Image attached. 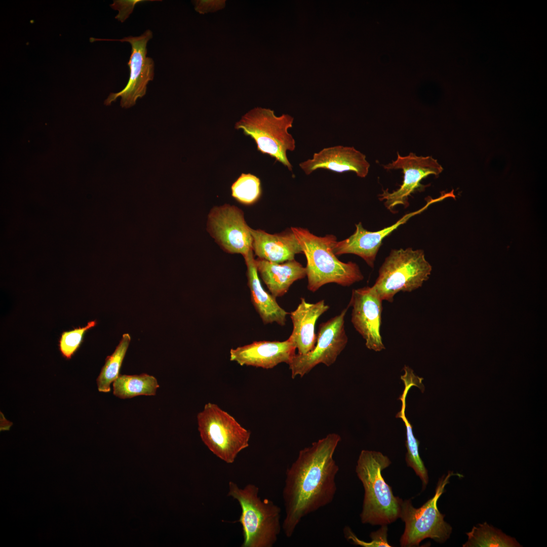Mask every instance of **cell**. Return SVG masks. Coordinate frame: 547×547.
I'll list each match as a JSON object with an SVG mask.
<instances>
[{"mask_svg": "<svg viewBox=\"0 0 547 547\" xmlns=\"http://www.w3.org/2000/svg\"><path fill=\"white\" fill-rule=\"evenodd\" d=\"M340 441L338 434H328L300 450L287 468L282 492L285 516L282 524L287 537L293 536L304 517L333 500L339 471L333 455Z\"/></svg>", "mask_w": 547, "mask_h": 547, "instance_id": "obj_1", "label": "cell"}, {"mask_svg": "<svg viewBox=\"0 0 547 547\" xmlns=\"http://www.w3.org/2000/svg\"><path fill=\"white\" fill-rule=\"evenodd\" d=\"M307 261V289L317 291L324 285L335 283L349 286L363 280L364 276L357 264L340 261L333 252L337 242L333 235L319 237L308 229L292 227Z\"/></svg>", "mask_w": 547, "mask_h": 547, "instance_id": "obj_2", "label": "cell"}, {"mask_svg": "<svg viewBox=\"0 0 547 547\" xmlns=\"http://www.w3.org/2000/svg\"><path fill=\"white\" fill-rule=\"evenodd\" d=\"M390 463L389 459L380 452L363 450L360 453L356 473L364 489L360 514L363 524L387 525L399 518L403 500L394 496L381 474Z\"/></svg>", "mask_w": 547, "mask_h": 547, "instance_id": "obj_3", "label": "cell"}, {"mask_svg": "<svg viewBox=\"0 0 547 547\" xmlns=\"http://www.w3.org/2000/svg\"><path fill=\"white\" fill-rule=\"evenodd\" d=\"M259 488L248 484L243 488L229 481L227 496L239 503L241 514L238 522L242 526L241 547H272L282 529L281 509L272 500L262 499Z\"/></svg>", "mask_w": 547, "mask_h": 547, "instance_id": "obj_4", "label": "cell"}, {"mask_svg": "<svg viewBox=\"0 0 547 547\" xmlns=\"http://www.w3.org/2000/svg\"><path fill=\"white\" fill-rule=\"evenodd\" d=\"M294 118L287 114L277 116L269 108L255 107L242 116L235 124L236 129L255 142L257 150L267 154L292 171L287 151L295 149V140L288 130L293 127Z\"/></svg>", "mask_w": 547, "mask_h": 547, "instance_id": "obj_5", "label": "cell"}, {"mask_svg": "<svg viewBox=\"0 0 547 547\" xmlns=\"http://www.w3.org/2000/svg\"><path fill=\"white\" fill-rule=\"evenodd\" d=\"M422 250H392L379 268L373 288L382 301L393 302L400 292H411L421 287L432 271Z\"/></svg>", "mask_w": 547, "mask_h": 547, "instance_id": "obj_6", "label": "cell"}, {"mask_svg": "<svg viewBox=\"0 0 547 547\" xmlns=\"http://www.w3.org/2000/svg\"><path fill=\"white\" fill-rule=\"evenodd\" d=\"M197 420L203 443L226 463H233L239 453L249 445L251 432L215 404H206L198 414Z\"/></svg>", "mask_w": 547, "mask_h": 547, "instance_id": "obj_7", "label": "cell"}, {"mask_svg": "<svg viewBox=\"0 0 547 547\" xmlns=\"http://www.w3.org/2000/svg\"><path fill=\"white\" fill-rule=\"evenodd\" d=\"M455 475H460L449 472L447 475L442 476L434 496L420 507H414L410 499L403 500L399 518L405 522V528L400 540L401 546H418L427 538L443 543L450 537L452 527L444 521V515L439 511L437 502L450 477Z\"/></svg>", "mask_w": 547, "mask_h": 547, "instance_id": "obj_8", "label": "cell"}, {"mask_svg": "<svg viewBox=\"0 0 547 547\" xmlns=\"http://www.w3.org/2000/svg\"><path fill=\"white\" fill-rule=\"evenodd\" d=\"M348 307L319 325L317 342L311 351L293 356L288 364L293 379L297 376L303 377L319 364L329 367L334 363L348 342L344 318Z\"/></svg>", "mask_w": 547, "mask_h": 547, "instance_id": "obj_9", "label": "cell"}, {"mask_svg": "<svg viewBox=\"0 0 547 547\" xmlns=\"http://www.w3.org/2000/svg\"><path fill=\"white\" fill-rule=\"evenodd\" d=\"M152 37V32L148 29L139 36H129L120 40L90 38L91 43L96 41H120L129 43L131 45V54L127 63L130 68L128 82L120 92L111 93L104 101L105 105H110L121 97V107L128 108L134 105L138 98L145 95L147 85L154 77V61L151 58L147 57L146 48L148 42Z\"/></svg>", "mask_w": 547, "mask_h": 547, "instance_id": "obj_10", "label": "cell"}, {"mask_svg": "<svg viewBox=\"0 0 547 547\" xmlns=\"http://www.w3.org/2000/svg\"><path fill=\"white\" fill-rule=\"evenodd\" d=\"M387 170L402 169L404 180L400 187L392 192L388 189H382L378 194V199L384 201L385 207L390 212L395 213L394 208L401 205L408 207L409 197L416 191H423L426 185L422 184L421 181L429 175L438 176L443 171L442 166L432 157L417 156L410 152L407 156L402 157L397 152L395 161L386 165H382Z\"/></svg>", "mask_w": 547, "mask_h": 547, "instance_id": "obj_11", "label": "cell"}, {"mask_svg": "<svg viewBox=\"0 0 547 547\" xmlns=\"http://www.w3.org/2000/svg\"><path fill=\"white\" fill-rule=\"evenodd\" d=\"M251 227L243 212L237 207L225 204L214 207L208 216L207 229L226 252L243 256L253 250Z\"/></svg>", "mask_w": 547, "mask_h": 547, "instance_id": "obj_12", "label": "cell"}, {"mask_svg": "<svg viewBox=\"0 0 547 547\" xmlns=\"http://www.w3.org/2000/svg\"><path fill=\"white\" fill-rule=\"evenodd\" d=\"M348 306L352 307L351 322L370 350L385 349L380 334L382 300L373 287L353 289Z\"/></svg>", "mask_w": 547, "mask_h": 547, "instance_id": "obj_13", "label": "cell"}, {"mask_svg": "<svg viewBox=\"0 0 547 547\" xmlns=\"http://www.w3.org/2000/svg\"><path fill=\"white\" fill-rule=\"evenodd\" d=\"M445 198L446 197L444 194L436 199H430L421 209L405 214L393 225L378 231H368L363 227L362 223L359 222L356 224V230L352 235L345 240L336 242L333 252L336 256L344 254L358 255L370 267L373 268L377 254L385 238L401 225L405 223L411 217L421 213L431 204Z\"/></svg>", "mask_w": 547, "mask_h": 547, "instance_id": "obj_14", "label": "cell"}, {"mask_svg": "<svg viewBox=\"0 0 547 547\" xmlns=\"http://www.w3.org/2000/svg\"><path fill=\"white\" fill-rule=\"evenodd\" d=\"M299 166L306 175L324 169L337 173L353 171L361 178L367 175L370 166L364 154L354 147L341 145L324 148Z\"/></svg>", "mask_w": 547, "mask_h": 547, "instance_id": "obj_15", "label": "cell"}, {"mask_svg": "<svg viewBox=\"0 0 547 547\" xmlns=\"http://www.w3.org/2000/svg\"><path fill=\"white\" fill-rule=\"evenodd\" d=\"M296 347L288 338L283 341H258L230 350V360L241 366L272 369L279 364H288L296 354Z\"/></svg>", "mask_w": 547, "mask_h": 547, "instance_id": "obj_16", "label": "cell"}, {"mask_svg": "<svg viewBox=\"0 0 547 547\" xmlns=\"http://www.w3.org/2000/svg\"><path fill=\"white\" fill-rule=\"evenodd\" d=\"M329 309L324 300L309 303L300 298L297 308L290 313L293 330L289 338L298 350V354L304 355L311 351L317 342L315 328L319 318Z\"/></svg>", "mask_w": 547, "mask_h": 547, "instance_id": "obj_17", "label": "cell"}, {"mask_svg": "<svg viewBox=\"0 0 547 547\" xmlns=\"http://www.w3.org/2000/svg\"><path fill=\"white\" fill-rule=\"evenodd\" d=\"M251 232L253 238V251L257 258L282 263L294 260L296 254L303 253L291 229L281 233L270 234L261 229L251 228Z\"/></svg>", "mask_w": 547, "mask_h": 547, "instance_id": "obj_18", "label": "cell"}, {"mask_svg": "<svg viewBox=\"0 0 547 547\" xmlns=\"http://www.w3.org/2000/svg\"><path fill=\"white\" fill-rule=\"evenodd\" d=\"M247 266L248 286L251 302L264 324L276 323L284 326L289 314L278 303L275 297L266 292L261 285L256 265L253 251L244 256Z\"/></svg>", "mask_w": 547, "mask_h": 547, "instance_id": "obj_19", "label": "cell"}, {"mask_svg": "<svg viewBox=\"0 0 547 547\" xmlns=\"http://www.w3.org/2000/svg\"><path fill=\"white\" fill-rule=\"evenodd\" d=\"M258 274L275 298L284 295L293 283L306 276V268L295 259L276 263L257 258Z\"/></svg>", "mask_w": 547, "mask_h": 547, "instance_id": "obj_20", "label": "cell"}, {"mask_svg": "<svg viewBox=\"0 0 547 547\" xmlns=\"http://www.w3.org/2000/svg\"><path fill=\"white\" fill-rule=\"evenodd\" d=\"M401 379L404 381L405 387L402 394L399 398V400L402 402L401 409L397 413L396 417L402 419L406 428V461L407 465L412 468L416 474L420 478L422 482V490H424L428 482L427 471L419 455V441L414 437L412 432V426L405 415L406 398L408 393L412 386L418 385V381L416 377L411 375H404L401 377Z\"/></svg>", "mask_w": 547, "mask_h": 547, "instance_id": "obj_21", "label": "cell"}, {"mask_svg": "<svg viewBox=\"0 0 547 547\" xmlns=\"http://www.w3.org/2000/svg\"><path fill=\"white\" fill-rule=\"evenodd\" d=\"M159 387L156 378L143 373L140 375H120L113 382V393L121 399L140 395L154 396Z\"/></svg>", "mask_w": 547, "mask_h": 547, "instance_id": "obj_22", "label": "cell"}, {"mask_svg": "<svg viewBox=\"0 0 547 547\" xmlns=\"http://www.w3.org/2000/svg\"><path fill=\"white\" fill-rule=\"evenodd\" d=\"M467 540L463 547H518L515 538L508 536L486 522L479 524L467 532Z\"/></svg>", "mask_w": 547, "mask_h": 547, "instance_id": "obj_23", "label": "cell"}, {"mask_svg": "<svg viewBox=\"0 0 547 547\" xmlns=\"http://www.w3.org/2000/svg\"><path fill=\"white\" fill-rule=\"evenodd\" d=\"M130 340L129 334H123L114 352L106 358L105 364L96 380L99 392H110V384L120 376V369Z\"/></svg>", "mask_w": 547, "mask_h": 547, "instance_id": "obj_24", "label": "cell"}, {"mask_svg": "<svg viewBox=\"0 0 547 547\" xmlns=\"http://www.w3.org/2000/svg\"><path fill=\"white\" fill-rule=\"evenodd\" d=\"M231 189L235 199L247 205L255 203L261 194L259 178L250 173H242L232 183Z\"/></svg>", "mask_w": 547, "mask_h": 547, "instance_id": "obj_25", "label": "cell"}, {"mask_svg": "<svg viewBox=\"0 0 547 547\" xmlns=\"http://www.w3.org/2000/svg\"><path fill=\"white\" fill-rule=\"evenodd\" d=\"M96 324V322L92 321L85 327L63 332L59 340V349L62 356L66 359H70L80 347L86 332Z\"/></svg>", "mask_w": 547, "mask_h": 547, "instance_id": "obj_26", "label": "cell"}, {"mask_svg": "<svg viewBox=\"0 0 547 547\" xmlns=\"http://www.w3.org/2000/svg\"><path fill=\"white\" fill-rule=\"evenodd\" d=\"M387 531L386 525H382L378 530L370 533L371 541L366 542L358 538L349 527L345 526L343 529L344 536L347 540L364 547L391 546L387 541Z\"/></svg>", "mask_w": 547, "mask_h": 547, "instance_id": "obj_27", "label": "cell"}, {"mask_svg": "<svg viewBox=\"0 0 547 547\" xmlns=\"http://www.w3.org/2000/svg\"><path fill=\"white\" fill-rule=\"evenodd\" d=\"M145 1H113V3L110 5V7L113 9L119 11V14L115 18L121 22H123L129 17L137 4Z\"/></svg>", "mask_w": 547, "mask_h": 547, "instance_id": "obj_28", "label": "cell"}, {"mask_svg": "<svg viewBox=\"0 0 547 547\" xmlns=\"http://www.w3.org/2000/svg\"><path fill=\"white\" fill-rule=\"evenodd\" d=\"M195 10L200 14L214 12L225 7V0H198L192 1Z\"/></svg>", "mask_w": 547, "mask_h": 547, "instance_id": "obj_29", "label": "cell"}]
</instances>
